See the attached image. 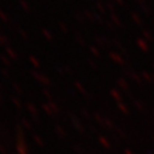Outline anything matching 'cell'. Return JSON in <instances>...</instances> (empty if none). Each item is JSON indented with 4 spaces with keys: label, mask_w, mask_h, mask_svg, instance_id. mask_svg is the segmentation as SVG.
Instances as JSON below:
<instances>
[{
    "label": "cell",
    "mask_w": 154,
    "mask_h": 154,
    "mask_svg": "<svg viewBox=\"0 0 154 154\" xmlns=\"http://www.w3.org/2000/svg\"><path fill=\"white\" fill-rule=\"evenodd\" d=\"M16 148H17V154H28V148H27V143L24 141L23 137H18L17 140V144H16Z\"/></svg>",
    "instance_id": "6da1fadb"
}]
</instances>
